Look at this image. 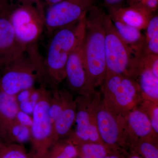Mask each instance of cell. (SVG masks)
Here are the masks:
<instances>
[{
    "label": "cell",
    "instance_id": "1",
    "mask_svg": "<svg viewBox=\"0 0 158 158\" xmlns=\"http://www.w3.org/2000/svg\"><path fill=\"white\" fill-rule=\"evenodd\" d=\"M107 15L101 7L95 5L85 16L83 57L88 81L94 90L101 86L106 72L105 34Z\"/></svg>",
    "mask_w": 158,
    "mask_h": 158
},
{
    "label": "cell",
    "instance_id": "2",
    "mask_svg": "<svg viewBox=\"0 0 158 158\" xmlns=\"http://www.w3.org/2000/svg\"><path fill=\"white\" fill-rule=\"evenodd\" d=\"M0 72V90L9 95H16L22 90L34 88L36 82L47 85L44 59L37 44L27 46Z\"/></svg>",
    "mask_w": 158,
    "mask_h": 158
},
{
    "label": "cell",
    "instance_id": "3",
    "mask_svg": "<svg viewBox=\"0 0 158 158\" xmlns=\"http://www.w3.org/2000/svg\"><path fill=\"white\" fill-rule=\"evenodd\" d=\"M85 16L53 33L44 59L47 83L52 90L58 88L65 80L69 57L85 32Z\"/></svg>",
    "mask_w": 158,
    "mask_h": 158
},
{
    "label": "cell",
    "instance_id": "4",
    "mask_svg": "<svg viewBox=\"0 0 158 158\" xmlns=\"http://www.w3.org/2000/svg\"><path fill=\"white\" fill-rule=\"evenodd\" d=\"M100 87L105 104L117 115L126 116L144 99L137 81L123 75L106 72Z\"/></svg>",
    "mask_w": 158,
    "mask_h": 158
},
{
    "label": "cell",
    "instance_id": "5",
    "mask_svg": "<svg viewBox=\"0 0 158 158\" xmlns=\"http://www.w3.org/2000/svg\"><path fill=\"white\" fill-rule=\"evenodd\" d=\"M105 56L106 72L136 80L139 70L135 52L120 37L109 14L106 23Z\"/></svg>",
    "mask_w": 158,
    "mask_h": 158
},
{
    "label": "cell",
    "instance_id": "6",
    "mask_svg": "<svg viewBox=\"0 0 158 158\" xmlns=\"http://www.w3.org/2000/svg\"><path fill=\"white\" fill-rule=\"evenodd\" d=\"M39 89V98L32 113L30 139L31 158L41 157L53 145V128L49 113L52 90H48L44 85H40Z\"/></svg>",
    "mask_w": 158,
    "mask_h": 158
},
{
    "label": "cell",
    "instance_id": "7",
    "mask_svg": "<svg viewBox=\"0 0 158 158\" xmlns=\"http://www.w3.org/2000/svg\"><path fill=\"white\" fill-rule=\"evenodd\" d=\"M95 0H63L51 6L44 17L45 28L49 34L77 23L86 15Z\"/></svg>",
    "mask_w": 158,
    "mask_h": 158
},
{
    "label": "cell",
    "instance_id": "8",
    "mask_svg": "<svg viewBox=\"0 0 158 158\" xmlns=\"http://www.w3.org/2000/svg\"><path fill=\"white\" fill-rule=\"evenodd\" d=\"M91 103L102 142L108 145L116 144L124 138L125 116L111 111L105 104L100 92L96 91L91 96Z\"/></svg>",
    "mask_w": 158,
    "mask_h": 158
},
{
    "label": "cell",
    "instance_id": "9",
    "mask_svg": "<svg viewBox=\"0 0 158 158\" xmlns=\"http://www.w3.org/2000/svg\"><path fill=\"white\" fill-rule=\"evenodd\" d=\"M9 19L18 40L25 46L37 44L45 28L44 17L27 7L10 13Z\"/></svg>",
    "mask_w": 158,
    "mask_h": 158
},
{
    "label": "cell",
    "instance_id": "10",
    "mask_svg": "<svg viewBox=\"0 0 158 158\" xmlns=\"http://www.w3.org/2000/svg\"><path fill=\"white\" fill-rule=\"evenodd\" d=\"M85 32L69 57L65 66V79L72 92L78 96L91 97L96 90L88 81L85 69L83 45Z\"/></svg>",
    "mask_w": 158,
    "mask_h": 158
},
{
    "label": "cell",
    "instance_id": "11",
    "mask_svg": "<svg viewBox=\"0 0 158 158\" xmlns=\"http://www.w3.org/2000/svg\"><path fill=\"white\" fill-rule=\"evenodd\" d=\"M91 97L78 96L75 99L77 113L74 131L69 134L70 141L102 144L91 103Z\"/></svg>",
    "mask_w": 158,
    "mask_h": 158
},
{
    "label": "cell",
    "instance_id": "12",
    "mask_svg": "<svg viewBox=\"0 0 158 158\" xmlns=\"http://www.w3.org/2000/svg\"><path fill=\"white\" fill-rule=\"evenodd\" d=\"M9 14L7 9H0V71L27 47L18 40L10 22Z\"/></svg>",
    "mask_w": 158,
    "mask_h": 158
},
{
    "label": "cell",
    "instance_id": "13",
    "mask_svg": "<svg viewBox=\"0 0 158 158\" xmlns=\"http://www.w3.org/2000/svg\"><path fill=\"white\" fill-rule=\"evenodd\" d=\"M59 92L62 100V109L53 124V144L63 137L69 135L76 116L77 103L75 99L73 98L71 93L66 89L59 90Z\"/></svg>",
    "mask_w": 158,
    "mask_h": 158
},
{
    "label": "cell",
    "instance_id": "14",
    "mask_svg": "<svg viewBox=\"0 0 158 158\" xmlns=\"http://www.w3.org/2000/svg\"><path fill=\"white\" fill-rule=\"evenodd\" d=\"M156 135L149 117L142 108L138 106L127 113L125 116V137L149 140Z\"/></svg>",
    "mask_w": 158,
    "mask_h": 158
},
{
    "label": "cell",
    "instance_id": "15",
    "mask_svg": "<svg viewBox=\"0 0 158 158\" xmlns=\"http://www.w3.org/2000/svg\"><path fill=\"white\" fill-rule=\"evenodd\" d=\"M19 110L15 95L0 90V135L3 143H9L10 128L17 120L16 115Z\"/></svg>",
    "mask_w": 158,
    "mask_h": 158
},
{
    "label": "cell",
    "instance_id": "16",
    "mask_svg": "<svg viewBox=\"0 0 158 158\" xmlns=\"http://www.w3.org/2000/svg\"><path fill=\"white\" fill-rule=\"evenodd\" d=\"M109 15L116 18L128 25L141 30L146 29L152 13L140 6L109 8Z\"/></svg>",
    "mask_w": 158,
    "mask_h": 158
},
{
    "label": "cell",
    "instance_id": "17",
    "mask_svg": "<svg viewBox=\"0 0 158 158\" xmlns=\"http://www.w3.org/2000/svg\"><path fill=\"white\" fill-rule=\"evenodd\" d=\"M139 60L141 69L136 81L139 85L143 98L158 103V77L154 75L149 69L144 67L140 59Z\"/></svg>",
    "mask_w": 158,
    "mask_h": 158
},
{
    "label": "cell",
    "instance_id": "18",
    "mask_svg": "<svg viewBox=\"0 0 158 158\" xmlns=\"http://www.w3.org/2000/svg\"><path fill=\"white\" fill-rule=\"evenodd\" d=\"M110 17L123 41L130 46L134 52L140 51L143 45L144 38V36L141 34V31L128 25L116 18L111 16Z\"/></svg>",
    "mask_w": 158,
    "mask_h": 158
},
{
    "label": "cell",
    "instance_id": "19",
    "mask_svg": "<svg viewBox=\"0 0 158 158\" xmlns=\"http://www.w3.org/2000/svg\"><path fill=\"white\" fill-rule=\"evenodd\" d=\"M77 154L76 148L70 141L63 142L60 140L40 158H75Z\"/></svg>",
    "mask_w": 158,
    "mask_h": 158
},
{
    "label": "cell",
    "instance_id": "20",
    "mask_svg": "<svg viewBox=\"0 0 158 158\" xmlns=\"http://www.w3.org/2000/svg\"><path fill=\"white\" fill-rule=\"evenodd\" d=\"M0 158H31L23 144L3 143L0 146Z\"/></svg>",
    "mask_w": 158,
    "mask_h": 158
},
{
    "label": "cell",
    "instance_id": "21",
    "mask_svg": "<svg viewBox=\"0 0 158 158\" xmlns=\"http://www.w3.org/2000/svg\"><path fill=\"white\" fill-rule=\"evenodd\" d=\"M82 143L81 151L84 157H93L96 158H104L106 156V148L102 144L90 142L71 141Z\"/></svg>",
    "mask_w": 158,
    "mask_h": 158
},
{
    "label": "cell",
    "instance_id": "22",
    "mask_svg": "<svg viewBox=\"0 0 158 158\" xmlns=\"http://www.w3.org/2000/svg\"><path fill=\"white\" fill-rule=\"evenodd\" d=\"M142 108L147 113L150 120L152 127L155 133H158V103L154 102L144 99L140 104Z\"/></svg>",
    "mask_w": 158,
    "mask_h": 158
},
{
    "label": "cell",
    "instance_id": "23",
    "mask_svg": "<svg viewBox=\"0 0 158 158\" xmlns=\"http://www.w3.org/2000/svg\"><path fill=\"white\" fill-rule=\"evenodd\" d=\"M140 150L145 158H158V150L147 140H142Z\"/></svg>",
    "mask_w": 158,
    "mask_h": 158
},
{
    "label": "cell",
    "instance_id": "24",
    "mask_svg": "<svg viewBox=\"0 0 158 158\" xmlns=\"http://www.w3.org/2000/svg\"><path fill=\"white\" fill-rule=\"evenodd\" d=\"M146 36L144 39H152L153 37L158 36V15L152 16L147 27H146Z\"/></svg>",
    "mask_w": 158,
    "mask_h": 158
},
{
    "label": "cell",
    "instance_id": "25",
    "mask_svg": "<svg viewBox=\"0 0 158 158\" xmlns=\"http://www.w3.org/2000/svg\"><path fill=\"white\" fill-rule=\"evenodd\" d=\"M16 120L22 125L31 128L32 124V118L29 114L19 110L16 115Z\"/></svg>",
    "mask_w": 158,
    "mask_h": 158
},
{
    "label": "cell",
    "instance_id": "26",
    "mask_svg": "<svg viewBox=\"0 0 158 158\" xmlns=\"http://www.w3.org/2000/svg\"><path fill=\"white\" fill-rule=\"evenodd\" d=\"M158 6V0H145L137 6L144 8L152 13L157 9Z\"/></svg>",
    "mask_w": 158,
    "mask_h": 158
},
{
    "label": "cell",
    "instance_id": "27",
    "mask_svg": "<svg viewBox=\"0 0 158 158\" xmlns=\"http://www.w3.org/2000/svg\"><path fill=\"white\" fill-rule=\"evenodd\" d=\"M32 88L22 90L17 95H15L18 103L22 102L30 101V96H31V90H32Z\"/></svg>",
    "mask_w": 158,
    "mask_h": 158
},
{
    "label": "cell",
    "instance_id": "28",
    "mask_svg": "<svg viewBox=\"0 0 158 158\" xmlns=\"http://www.w3.org/2000/svg\"><path fill=\"white\" fill-rule=\"evenodd\" d=\"M19 110L24 113H27L29 115L33 113L34 107L31 103L30 101L19 103Z\"/></svg>",
    "mask_w": 158,
    "mask_h": 158
},
{
    "label": "cell",
    "instance_id": "29",
    "mask_svg": "<svg viewBox=\"0 0 158 158\" xmlns=\"http://www.w3.org/2000/svg\"><path fill=\"white\" fill-rule=\"evenodd\" d=\"M123 0H103L104 2L109 8L118 7Z\"/></svg>",
    "mask_w": 158,
    "mask_h": 158
},
{
    "label": "cell",
    "instance_id": "30",
    "mask_svg": "<svg viewBox=\"0 0 158 158\" xmlns=\"http://www.w3.org/2000/svg\"><path fill=\"white\" fill-rule=\"evenodd\" d=\"M145 0H129L130 6H137Z\"/></svg>",
    "mask_w": 158,
    "mask_h": 158
},
{
    "label": "cell",
    "instance_id": "31",
    "mask_svg": "<svg viewBox=\"0 0 158 158\" xmlns=\"http://www.w3.org/2000/svg\"><path fill=\"white\" fill-rule=\"evenodd\" d=\"M45 1H46L49 4H50L51 6H52V5L62 2L63 0H45Z\"/></svg>",
    "mask_w": 158,
    "mask_h": 158
},
{
    "label": "cell",
    "instance_id": "32",
    "mask_svg": "<svg viewBox=\"0 0 158 158\" xmlns=\"http://www.w3.org/2000/svg\"><path fill=\"white\" fill-rule=\"evenodd\" d=\"M6 0H0V9H6Z\"/></svg>",
    "mask_w": 158,
    "mask_h": 158
},
{
    "label": "cell",
    "instance_id": "33",
    "mask_svg": "<svg viewBox=\"0 0 158 158\" xmlns=\"http://www.w3.org/2000/svg\"><path fill=\"white\" fill-rule=\"evenodd\" d=\"M110 158H119L117 156H110Z\"/></svg>",
    "mask_w": 158,
    "mask_h": 158
},
{
    "label": "cell",
    "instance_id": "34",
    "mask_svg": "<svg viewBox=\"0 0 158 158\" xmlns=\"http://www.w3.org/2000/svg\"><path fill=\"white\" fill-rule=\"evenodd\" d=\"M130 158H140L139 157L137 156H133L131 157Z\"/></svg>",
    "mask_w": 158,
    "mask_h": 158
},
{
    "label": "cell",
    "instance_id": "35",
    "mask_svg": "<svg viewBox=\"0 0 158 158\" xmlns=\"http://www.w3.org/2000/svg\"><path fill=\"white\" fill-rule=\"evenodd\" d=\"M26 1H31V2H37L38 0H26Z\"/></svg>",
    "mask_w": 158,
    "mask_h": 158
},
{
    "label": "cell",
    "instance_id": "36",
    "mask_svg": "<svg viewBox=\"0 0 158 158\" xmlns=\"http://www.w3.org/2000/svg\"><path fill=\"white\" fill-rule=\"evenodd\" d=\"M84 158H96L93 157H84Z\"/></svg>",
    "mask_w": 158,
    "mask_h": 158
},
{
    "label": "cell",
    "instance_id": "37",
    "mask_svg": "<svg viewBox=\"0 0 158 158\" xmlns=\"http://www.w3.org/2000/svg\"><path fill=\"white\" fill-rule=\"evenodd\" d=\"M3 143H3V142H0V146H1V145H2V144Z\"/></svg>",
    "mask_w": 158,
    "mask_h": 158
},
{
    "label": "cell",
    "instance_id": "38",
    "mask_svg": "<svg viewBox=\"0 0 158 158\" xmlns=\"http://www.w3.org/2000/svg\"><path fill=\"white\" fill-rule=\"evenodd\" d=\"M2 142V140H1V135H0V142Z\"/></svg>",
    "mask_w": 158,
    "mask_h": 158
},
{
    "label": "cell",
    "instance_id": "39",
    "mask_svg": "<svg viewBox=\"0 0 158 158\" xmlns=\"http://www.w3.org/2000/svg\"><path fill=\"white\" fill-rule=\"evenodd\" d=\"M104 158H110V156H106Z\"/></svg>",
    "mask_w": 158,
    "mask_h": 158
}]
</instances>
